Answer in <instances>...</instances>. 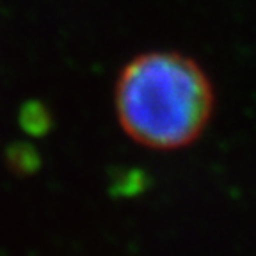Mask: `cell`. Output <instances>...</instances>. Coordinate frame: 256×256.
Listing matches in <instances>:
<instances>
[{
	"label": "cell",
	"mask_w": 256,
	"mask_h": 256,
	"mask_svg": "<svg viewBox=\"0 0 256 256\" xmlns=\"http://www.w3.org/2000/svg\"><path fill=\"white\" fill-rule=\"evenodd\" d=\"M214 108L206 73L190 57L150 52L136 57L116 84V112L130 139L153 150H178L203 134Z\"/></svg>",
	"instance_id": "obj_1"
}]
</instances>
